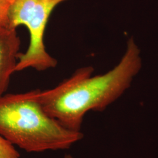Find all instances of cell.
<instances>
[{
    "mask_svg": "<svg viewBox=\"0 0 158 158\" xmlns=\"http://www.w3.org/2000/svg\"><path fill=\"white\" fill-rule=\"evenodd\" d=\"M141 68L140 51L131 39L124 56L112 70L92 77L93 68H80L56 87L40 90V102L46 113L64 127L81 131L85 114L102 111L117 100Z\"/></svg>",
    "mask_w": 158,
    "mask_h": 158,
    "instance_id": "6da1fadb",
    "label": "cell"
},
{
    "mask_svg": "<svg viewBox=\"0 0 158 158\" xmlns=\"http://www.w3.org/2000/svg\"><path fill=\"white\" fill-rule=\"evenodd\" d=\"M40 90L0 97V134L29 153L66 150L83 138L46 113Z\"/></svg>",
    "mask_w": 158,
    "mask_h": 158,
    "instance_id": "7a4b0ae2",
    "label": "cell"
},
{
    "mask_svg": "<svg viewBox=\"0 0 158 158\" xmlns=\"http://www.w3.org/2000/svg\"><path fill=\"white\" fill-rule=\"evenodd\" d=\"M67 0H12L8 29L17 30L25 26L29 33V44L25 53H19L15 72L28 68L44 71L57 65V60L47 52L44 43L46 28L57 6Z\"/></svg>",
    "mask_w": 158,
    "mask_h": 158,
    "instance_id": "3957f363",
    "label": "cell"
},
{
    "mask_svg": "<svg viewBox=\"0 0 158 158\" xmlns=\"http://www.w3.org/2000/svg\"><path fill=\"white\" fill-rule=\"evenodd\" d=\"M20 45L17 30L0 28V97L7 90L12 74L15 72Z\"/></svg>",
    "mask_w": 158,
    "mask_h": 158,
    "instance_id": "277c9868",
    "label": "cell"
},
{
    "mask_svg": "<svg viewBox=\"0 0 158 158\" xmlns=\"http://www.w3.org/2000/svg\"><path fill=\"white\" fill-rule=\"evenodd\" d=\"M0 158H20L15 147L0 134Z\"/></svg>",
    "mask_w": 158,
    "mask_h": 158,
    "instance_id": "5b68a950",
    "label": "cell"
},
{
    "mask_svg": "<svg viewBox=\"0 0 158 158\" xmlns=\"http://www.w3.org/2000/svg\"><path fill=\"white\" fill-rule=\"evenodd\" d=\"M12 0H0V28H7L8 13Z\"/></svg>",
    "mask_w": 158,
    "mask_h": 158,
    "instance_id": "8992f818",
    "label": "cell"
},
{
    "mask_svg": "<svg viewBox=\"0 0 158 158\" xmlns=\"http://www.w3.org/2000/svg\"><path fill=\"white\" fill-rule=\"evenodd\" d=\"M64 158H74L73 156H72L71 155H70V154H67V155H66L65 156H64Z\"/></svg>",
    "mask_w": 158,
    "mask_h": 158,
    "instance_id": "52a82bcc",
    "label": "cell"
}]
</instances>
